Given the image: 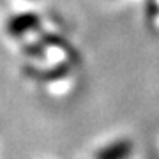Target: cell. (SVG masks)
Listing matches in <instances>:
<instances>
[{
	"instance_id": "cell-1",
	"label": "cell",
	"mask_w": 159,
	"mask_h": 159,
	"mask_svg": "<svg viewBox=\"0 0 159 159\" xmlns=\"http://www.w3.org/2000/svg\"><path fill=\"white\" fill-rule=\"evenodd\" d=\"M39 25V18L35 16L34 12H21V14H16L7 20L6 23V30L9 35H23L25 32L35 29Z\"/></svg>"
},
{
	"instance_id": "cell-2",
	"label": "cell",
	"mask_w": 159,
	"mask_h": 159,
	"mask_svg": "<svg viewBox=\"0 0 159 159\" xmlns=\"http://www.w3.org/2000/svg\"><path fill=\"white\" fill-rule=\"evenodd\" d=\"M133 152V143L129 140H119L117 143H111L104 147L97 154V159H127Z\"/></svg>"
},
{
	"instance_id": "cell-3",
	"label": "cell",
	"mask_w": 159,
	"mask_h": 159,
	"mask_svg": "<svg viewBox=\"0 0 159 159\" xmlns=\"http://www.w3.org/2000/svg\"><path fill=\"white\" fill-rule=\"evenodd\" d=\"M148 16H159V0H148Z\"/></svg>"
}]
</instances>
